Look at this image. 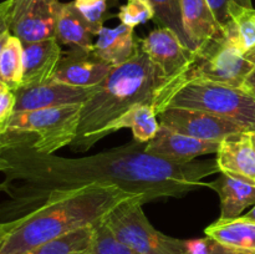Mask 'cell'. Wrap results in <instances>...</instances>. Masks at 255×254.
Masks as SVG:
<instances>
[{
    "label": "cell",
    "instance_id": "obj_1",
    "mask_svg": "<svg viewBox=\"0 0 255 254\" xmlns=\"http://www.w3.org/2000/svg\"><path fill=\"white\" fill-rule=\"evenodd\" d=\"M5 141V138H4ZM4 156L9 176L26 183L37 197L54 189L85 184H114L146 202L162 197H179L197 187L202 179L221 173L216 159L176 162L154 156L138 144H127L90 157L67 158L41 154L29 147L5 141Z\"/></svg>",
    "mask_w": 255,
    "mask_h": 254
},
{
    "label": "cell",
    "instance_id": "obj_2",
    "mask_svg": "<svg viewBox=\"0 0 255 254\" xmlns=\"http://www.w3.org/2000/svg\"><path fill=\"white\" fill-rule=\"evenodd\" d=\"M129 197L134 194L114 184L54 189L41 206L16 219L14 228L0 243V254H21L80 228L97 226Z\"/></svg>",
    "mask_w": 255,
    "mask_h": 254
},
{
    "label": "cell",
    "instance_id": "obj_3",
    "mask_svg": "<svg viewBox=\"0 0 255 254\" xmlns=\"http://www.w3.org/2000/svg\"><path fill=\"white\" fill-rule=\"evenodd\" d=\"M167 82L139 46L129 61L112 69L97 91L82 105L79 133L71 146L81 152L91 148L104 138L105 129L131 107L156 105L157 96Z\"/></svg>",
    "mask_w": 255,
    "mask_h": 254
},
{
    "label": "cell",
    "instance_id": "obj_4",
    "mask_svg": "<svg viewBox=\"0 0 255 254\" xmlns=\"http://www.w3.org/2000/svg\"><path fill=\"white\" fill-rule=\"evenodd\" d=\"M253 67L251 56L243 54L224 32L223 36L202 44L194 51L193 59L184 71L164 85L157 96L156 112L173 92L188 82L212 81L242 87Z\"/></svg>",
    "mask_w": 255,
    "mask_h": 254
},
{
    "label": "cell",
    "instance_id": "obj_5",
    "mask_svg": "<svg viewBox=\"0 0 255 254\" xmlns=\"http://www.w3.org/2000/svg\"><path fill=\"white\" fill-rule=\"evenodd\" d=\"M167 107L193 109L236 122L247 132H255V99L241 87L212 81H192L179 87L157 111Z\"/></svg>",
    "mask_w": 255,
    "mask_h": 254
},
{
    "label": "cell",
    "instance_id": "obj_6",
    "mask_svg": "<svg viewBox=\"0 0 255 254\" xmlns=\"http://www.w3.org/2000/svg\"><path fill=\"white\" fill-rule=\"evenodd\" d=\"M81 106L82 105H74L12 112L0 124V133H34L36 138L30 146H21L29 147L37 153L54 154L62 147L72 144L77 137Z\"/></svg>",
    "mask_w": 255,
    "mask_h": 254
},
{
    "label": "cell",
    "instance_id": "obj_7",
    "mask_svg": "<svg viewBox=\"0 0 255 254\" xmlns=\"http://www.w3.org/2000/svg\"><path fill=\"white\" fill-rule=\"evenodd\" d=\"M142 197H129L104 218L115 237L139 254H191L189 241L173 238L157 231L144 214Z\"/></svg>",
    "mask_w": 255,
    "mask_h": 254
},
{
    "label": "cell",
    "instance_id": "obj_8",
    "mask_svg": "<svg viewBox=\"0 0 255 254\" xmlns=\"http://www.w3.org/2000/svg\"><path fill=\"white\" fill-rule=\"evenodd\" d=\"M157 117L161 126L206 141H222L231 134L247 132L231 120L201 110L167 107Z\"/></svg>",
    "mask_w": 255,
    "mask_h": 254
},
{
    "label": "cell",
    "instance_id": "obj_9",
    "mask_svg": "<svg viewBox=\"0 0 255 254\" xmlns=\"http://www.w3.org/2000/svg\"><path fill=\"white\" fill-rule=\"evenodd\" d=\"M59 0H14L10 11L9 30L22 42L52 39L56 34Z\"/></svg>",
    "mask_w": 255,
    "mask_h": 254
},
{
    "label": "cell",
    "instance_id": "obj_10",
    "mask_svg": "<svg viewBox=\"0 0 255 254\" xmlns=\"http://www.w3.org/2000/svg\"><path fill=\"white\" fill-rule=\"evenodd\" d=\"M97 87L99 85L95 87L72 86L54 79L32 86H20L14 91V112L84 105L97 91Z\"/></svg>",
    "mask_w": 255,
    "mask_h": 254
},
{
    "label": "cell",
    "instance_id": "obj_11",
    "mask_svg": "<svg viewBox=\"0 0 255 254\" xmlns=\"http://www.w3.org/2000/svg\"><path fill=\"white\" fill-rule=\"evenodd\" d=\"M138 42L141 49L168 81L182 74L194 56V51L184 46L178 36L166 27L158 26L152 30Z\"/></svg>",
    "mask_w": 255,
    "mask_h": 254
},
{
    "label": "cell",
    "instance_id": "obj_12",
    "mask_svg": "<svg viewBox=\"0 0 255 254\" xmlns=\"http://www.w3.org/2000/svg\"><path fill=\"white\" fill-rule=\"evenodd\" d=\"M114 67L92 50L71 47L69 52L62 55L52 79L72 86L95 87L109 76Z\"/></svg>",
    "mask_w": 255,
    "mask_h": 254
},
{
    "label": "cell",
    "instance_id": "obj_13",
    "mask_svg": "<svg viewBox=\"0 0 255 254\" xmlns=\"http://www.w3.org/2000/svg\"><path fill=\"white\" fill-rule=\"evenodd\" d=\"M221 142L186 136L159 125L158 132L147 142L144 151L171 161L191 162L199 156L217 153Z\"/></svg>",
    "mask_w": 255,
    "mask_h": 254
},
{
    "label": "cell",
    "instance_id": "obj_14",
    "mask_svg": "<svg viewBox=\"0 0 255 254\" xmlns=\"http://www.w3.org/2000/svg\"><path fill=\"white\" fill-rule=\"evenodd\" d=\"M61 59V45L55 37L36 42H22V80L20 86H32L51 80Z\"/></svg>",
    "mask_w": 255,
    "mask_h": 254
},
{
    "label": "cell",
    "instance_id": "obj_15",
    "mask_svg": "<svg viewBox=\"0 0 255 254\" xmlns=\"http://www.w3.org/2000/svg\"><path fill=\"white\" fill-rule=\"evenodd\" d=\"M206 187L214 189L221 199L219 219L238 218L244 209L255 206V182L246 177L221 172Z\"/></svg>",
    "mask_w": 255,
    "mask_h": 254
},
{
    "label": "cell",
    "instance_id": "obj_16",
    "mask_svg": "<svg viewBox=\"0 0 255 254\" xmlns=\"http://www.w3.org/2000/svg\"><path fill=\"white\" fill-rule=\"evenodd\" d=\"M219 171L255 182V146L252 132L231 134L222 139L216 157Z\"/></svg>",
    "mask_w": 255,
    "mask_h": 254
},
{
    "label": "cell",
    "instance_id": "obj_17",
    "mask_svg": "<svg viewBox=\"0 0 255 254\" xmlns=\"http://www.w3.org/2000/svg\"><path fill=\"white\" fill-rule=\"evenodd\" d=\"M138 50L139 44L134 40L133 27L125 24L115 27H102L92 47V51L97 56L114 66L129 61Z\"/></svg>",
    "mask_w": 255,
    "mask_h": 254
},
{
    "label": "cell",
    "instance_id": "obj_18",
    "mask_svg": "<svg viewBox=\"0 0 255 254\" xmlns=\"http://www.w3.org/2000/svg\"><path fill=\"white\" fill-rule=\"evenodd\" d=\"M204 233L233 254H255V222L244 216L218 219L209 224Z\"/></svg>",
    "mask_w": 255,
    "mask_h": 254
},
{
    "label": "cell",
    "instance_id": "obj_19",
    "mask_svg": "<svg viewBox=\"0 0 255 254\" xmlns=\"http://www.w3.org/2000/svg\"><path fill=\"white\" fill-rule=\"evenodd\" d=\"M181 7L184 30L198 47L224 35L207 0H181Z\"/></svg>",
    "mask_w": 255,
    "mask_h": 254
},
{
    "label": "cell",
    "instance_id": "obj_20",
    "mask_svg": "<svg viewBox=\"0 0 255 254\" xmlns=\"http://www.w3.org/2000/svg\"><path fill=\"white\" fill-rule=\"evenodd\" d=\"M94 36L89 24L75 6L74 1L62 2L55 34V39L60 42V45L92 50L95 44Z\"/></svg>",
    "mask_w": 255,
    "mask_h": 254
},
{
    "label": "cell",
    "instance_id": "obj_21",
    "mask_svg": "<svg viewBox=\"0 0 255 254\" xmlns=\"http://www.w3.org/2000/svg\"><path fill=\"white\" fill-rule=\"evenodd\" d=\"M122 128H131L134 141L138 143H147L151 141L159 129L154 105L141 104L131 107L105 129L104 137Z\"/></svg>",
    "mask_w": 255,
    "mask_h": 254
},
{
    "label": "cell",
    "instance_id": "obj_22",
    "mask_svg": "<svg viewBox=\"0 0 255 254\" xmlns=\"http://www.w3.org/2000/svg\"><path fill=\"white\" fill-rule=\"evenodd\" d=\"M95 227H84L21 254H91Z\"/></svg>",
    "mask_w": 255,
    "mask_h": 254
},
{
    "label": "cell",
    "instance_id": "obj_23",
    "mask_svg": "<svg viewBox=\"0 0 255 254\" xmlns=\"http://www.w3.org/2000/svg\"><path fill=\"white\" fill-rule=\"evenodd\" d=\"M229 16L231 21L223 27L224 32L243 54H247L255 47V9L233 4Z\"/></svg>",
    "mask_w": 255,
    "mask_h": 254
},
{
    "label": "cell",
    "instance_id": "obj_24",
    "mask_svg": "<svg viewBox=\"0 0 255 254\" xmlns=\"http://www.w3.org/2000/svg\"><path fill=\"white\" fill-rule=\"evenodd\" d=\"M154 7V22L159 27H166L172 30L178 36L182 44L192 51L198 49L196 44L191 40L184 30L183 19H182L181 0H149Z\"/></svg>",
    "mask_w": 255,
    "mask_h": 254
},
{
    "label": "cell",
    "instance_id": "obj_25",
    "mask_svg": "<svg viewBox=\"0 0 255 254\" xmlns=\"http://www.w3.org/2000/svg\"><path fill=\"white\" fill-rule=\"evenodd\" d=\"M0 80L7 89L15 91L22 80V41L10 35L0 57Z\"/></svg>",
    "mask_w": 255,
    "mask_h": 254
},
{
    "label": "cell",
    "instance_id": "obj_26",
    "mask_svg": "<svg viewBox=\"0 0 255 254\" xmlns=\"http://www.w3.org/2000/svg\"><path fill=\"white\" fill-rule=\"evenodd\" d=\"M74 4L89 24L92 34L97 36L110 17V0H74Z\"/></svg>",
    "mask_w": 255,
    "mask_h": 254
},
{
    "label": "cell",
    "instance_id": "obj_27",
    "mask_svg": "<svg viewBox=\"0 0 255 254\" xmlns=\"http://www.w3.org/2000/svg\"><path fill=\"white\" fill-rule=\"evenodd\" d=\"M156 11L149 0H127L126 4L120 6L117 17L121 24L136 27L148 20H153Z\"/></svg>",
    "mask_w": 255,
    "mask_h": 254
},
{
    "label": "cell",
    "instance_id": "obj_28",
    "mask_svg": "<svg viewBox=\"0 0 255 254\" xmlns=\"http://www.w3.org/2000/svg\"><path fill=\"white\" fill-rule=\"evenodd\" d=\"M91 254H139L112 234L104 221L95 226L94 247Z\"/></svg>",
    "mask_w": 255,
    "mask_h": 254
},
{
    "label": "cell",
    "instance_id": "obj_29",
    "mask_svg": "<svg viewBox=\"0 0 255 254\" xmlns=\"http://www.w3.org/2000/svg\"><path fill=\"white\" fill-rule=\"evenodd\" d=\"M207 2H208L213 15L216 16L217 21L222 25V27L228 25V22L231 21L229 9L233 4H238L246 7H253L252 0H207Z\"/></svg>",
    "mask_w": 255,
    "mask_h": 254
},
{
    "label": "cell",
    "instance_id": "obj_30",
    "mask_svg": "<svg viewBox=\"0 0 255 254\" xmlns=\"http://www.w3.org/2000/svg\"><path fill=\"white\" fill-rule=\"evenodd\" d=\"M189 247H191V254H233L228 248L209 237L197 241H189Z\"/></svg>",
    "mask_w": 255,
    "mask_h": 254
},
{
    "label": "cell",
    "instance_id": "obj_31",
    "mask_svg": "<svg viewBox=\"0 0 255 254\" xmlns=\"http://www.w3.org/2000/svg\"><path fill=\"white\" fill-rule=\"evenodd\" d=\"M15 94L11 90H6L0 94V124L4 122L14 112Z\"/></svg>",
    "mask_w": 255,
    "mask_h": 254
},
{
    "label": "cell",
    "instance_id": "obj_32",
    "mask_svg": "<svg viewBox=\"0 0 255 254\" xmlns=\"http://www.w3.org/2000/svg\"><path fill=\"white\" fill-rule=\"evenodd\" d=\"M247 54H248L249 56H251V59L253 60L254 67L252 69V71L247 75L246 80H244L241 89L244 90L247 94H249L252 97H254L255 99V47L253 50H251L249 52H247Z\"/></svg>",
    "mask_w": 255,
    "mask_h": 254
},
{
    "label": "cell",
    "instance_id": "obj_33",
    "mask_svg": "<svg viewBox=\"0 0 255 254\" xmlns=\"http://www.w3.org/2000/svg\"><path fill=\"white\" fill-rule=\"evenodd\" d=\"M14 0H5L0 2V32L5 29H9L10 11H11Z\"/></svg>",
    "mask_w": 255,
    "mask_h": 254
},
{
    "label": "cell",
    "instance_id": "obj_34",
    "mask_svg": "<svg viewBox=\"0 0 255 254\" xmlns=\"http://www.w3.org/2000/svg\"><path fill=\"white\" fill-rule=\"evenodd\" d=\"M5 151V142H4V136L0 133V171H4L6 168V158L4 156Z\"/></svg>",
    "mask_w": 255,
    "mask_h": 254
},
{
    "label": "cell",
    "instance_id": "obj_35",
    "mask_svg": "<svg viewBox=\"0 0 255 254\" xmlns=\"http://www.w3.org/2000/svg\"><path fill=\"white\" fill-rule=\"evenodd\" d=\"M10 35H11V32H10L9 29H5V30H2L1 32H0V57H1L2 50H4L5 45H6V42H7V40H9Z\"/></svg>",
    "mask_w": 255,
    "mask_h": 254
},
{
    "label": "cell",
    "instance_id": "obj_36",
    "mask_svg": "<svg viewBox=\"0 0 255 254\" xmlns=\"http://www.w3.org/2000/svg\"><path fill=\"white\" fill-rule=\"evenodd\" d=\"M15 224H16V219H15V221H12V222H9V223H7V226L5 227V228L2 229L1 232H0V243H1L2 239H4L5 237H6V234L9 233V232L11 231L12 228H14Z\"/></svg>",
    "mask_w": 255,
    "mask_h": 254
},
{
    "label": "cell",
    "instance_id": "obj_37",
    "mask_svg": "<svg viewBox=\"0 0 255 254\" xmlns=\"http://www.w3.org/2000/svg\"><path fill=\"white\" fill-rule=\"evenodd\" d=\"M244 217H246V218H248V219H251V221L255 222V206Z\"/></svg>",
    "mask_w": 255,
    "mask_h": 254
},
{
    "label": "cell",
    "instance_id": "obj_38",
    "mask_svg": "<svg viewBox=\"0 0 255 254\" xmlns=\"http://www.w3.org/2000/svg\"><path fill=\"white\" fill-rule=\"evenodd\" d=\"M6 90H9L7 89V86L1 81V80H0V94H1L2 91H6Z\"/></svg>",
    "mask_w": 255,
    "mask_h": 254
},
{
    "label": "cell",
    "instance_id": "obj_39",
    "mask_svg": "<svg viewBox=\"0 0 255 254\" xmlns=\"http://www.w3.org/2000/svg\"><path fill=\"white\" fill-rule=\"evenodd\" d=\"M6 226H7V223H0V232H1Z\"/></svg>",
    "mask_w": 255,
    "mask_h": 254
},
{
    "label": "cell",
    "instance_id": "obj_40",
    "mask_svg": "<svg viewBox=\"0 0 255 254\" xmlns=\"http://www.w3.org/2000/svg\"><path fill=\"white\" fill-rule=\"evenodd\" d=\"M252 136H253V142H254V146H255V132H252Z\"/></svg>",
    "mask_w": 255,
    "mask_h": 254
}]
</instances>
